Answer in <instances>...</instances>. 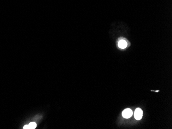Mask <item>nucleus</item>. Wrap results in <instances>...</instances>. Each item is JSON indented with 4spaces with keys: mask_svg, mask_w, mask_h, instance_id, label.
<instances>
[{
    "mask_svg": "<svg viewBox=\"0 0 172 129\" xmlns=\"http://www.w3.org/2000/svg\"><path fill=\"white\" fill-rule=\"evenodd\" d=\"M118 45H119V47L120 49H125L127 47V42L125 40H120L119 41V43H118Z\"/></svg>",
    "mask_w": 172,
    "mask_h": 129,
    "instance_id": "7ed1b4c3",
    "label": "nucleus"
},
{
    "mask_svg": "<svg viewBox=\"0 0 172 129\" xmlns=\"http://www.w3.org/2000/svg\"><path fill=\"white\" fill-rule=\"evenodd\" d=\"M133 115V111L130 109H126L122 112V116L125 118H130Z\"/></svg>",
    "mask_w": 172,
    "mask_h": 129,
    "instance_id": "f257e3e1",
    "label": "nucleus"
},
{
    "mask_svg": "<svg viewBox=\"0 0 172 129\" xmlns=\"http://www.w3.org/2000/svg\"><path fill=\"white\" fill-rule=\"evenodd\" d=\"M28 125L29 126V128H35L37 126V124L34 122H30Z\"/></svg>",
    "mask_w": 172,
    "mask_h": 129,
    "instance_id": "20e7f679",
    "label": "nucleus"
},
{
    "mask_svg": "<svg viewBox=\"0 0 172 129\" xmlns=\"http://www.w3.org/2000/svg\"><path fill=\"white\" fill-rule=\"evenodd\" d=\"M23 128L24 129H28V128H29V125H25L23 127Z\"/></svg>",
    "mask_w": 172,
    "mask_h": 129,
    "instance_id": "39448f33",
    "label": "nucleus"
},
{
    "mask_svg": "<svg viewBox=\"0 0 172 129\" xmlns=\"http://www.w3.org/2000/svg\"><path fill=\"white\" fill-rule=\"evenodd\" d=\"M135 118L137 120H140L143 116V111L140 108H137L135 112L134 113Z\"/></svg>",
    "mask_w": 172,
    "mask_h": 129,
    "instance_id": "f03ea898",
    "label": "nucleus"
}]
</instances>
